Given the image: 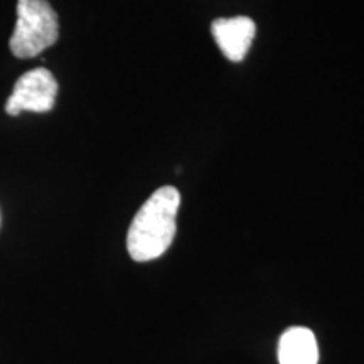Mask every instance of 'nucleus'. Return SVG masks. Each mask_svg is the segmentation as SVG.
<instances>
[{
	"label": "nucleus",
	"instance_id": "nucleus-1",
	"mask_svg": "<svg viewBox=\"0 0 364 364\" xmlns=\"http://www.w3.org/2000/svg\"><path fill=\"white\" fill-rule=\"evenodd\" d=\"M181 194L172 186L157 189L136 211L127 235V250L132 260L150 262L169 250L176 236V220Z\"/></svg>",
	"mask_w": 364,
	"mask_h": 364
},
{
	"label": "nucleus",
	"instance_id": "nucleus-2",
	"mask_svg": "<svg viewBox=\"0 0 364 364\" xmlns=\"http://www.w3.org/2000/svg\"><path fill=\"white\" fill-rule=\"evenodd\" d=\"M59 38L58 14L48 0H17V21L11 51L19 59L39 56Z\"/></svg>",
	"mask_w": 364,
	"mask_h": 364
},
{
	"label": "nucleus",
	"instance_id": "nucleus-3",
	"mask_svg": "<svg viewBox=\"0 0 364 364\" xmlns=\"http://www.w3.org/2000/svg\"><path fill=\"white\" fill-rule=\"evenodd\" d=\"M58 81L51 71L46 68H36L24 73L16 86L11 97L6 102V113L17 117L22 112L48 113L56 105Z\"/></svg>",
	"mask_w": 364,
	"mask_h": 364
},
{
	"label": "nucleus",
	"instance_id": "nucleus-4",
	"mask_svg": "<svg viewBox=\"0 0 364 364\" xmlns=\"http://www.w3.org/2000/svg\"><path fill=\"white\" fill-rule=\"evenodd\" d=\"M255 22L250 17L216 19L211 26L213 38L221 53L233 63L243 61L255 39Z\"/></svg>",
	"mask_w": 364,
	"mask_h": 364
},
{
	"label": "nucleus",
	"instance_id": "nucleus-5",
	"mask_svg": "<svg viewBox=\"0 0 364 364\" xmlns=\"http://www.w3.org/2000/svg\"><path fill=\"white\" fill-rule=\"evenodd\" d=\"M318 349L316 336L307 327H290L279 343L280 364H317Z\"/></svg>",
	"mask_w": 364,
	"mask_h": 364
}]
</instances>
